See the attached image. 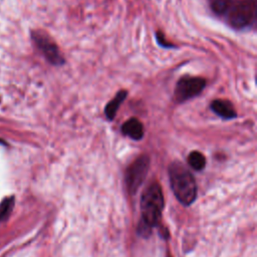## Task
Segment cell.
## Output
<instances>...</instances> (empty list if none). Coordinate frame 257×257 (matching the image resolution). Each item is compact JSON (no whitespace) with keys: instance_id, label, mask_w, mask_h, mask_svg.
<instances>
[{"instance_id":"11","label":"cell","mask_w":257,"mask_h":257,"mask_svg":"<svg viewBox=\"0 0 257 257\" xmlns=\"http://www.w3.org/2000/svg\"><path fill=\"white\" fill-rule=\"evenodd\" d=\"M14 206V197H8L0 203V222L7 219Z\"/></svg>"},{"instance_id":"13","label":"cell","mask_w":257,"mask_h":257,"mask_svg":"<svg viewBox=\"0 0 257 257\" xmlns=\"http://www.w3.org/2000/svg\"><path fill=\"white\" fill-rule=\"evenodd\" d=\"M157 39H158V42L160 43V45H162V46H165V47H172L173 46L170 43H168L167 41H165L164 35L161 32L157 33Z\"/></svg>"},{"instance_id":"8","label":"cell","mask_w":257,"mask_h":257,"mask_svg":"<svg viewBox=\"0 0 257 257\" xmlns=\"http://www.w3.org/2000/svg\"><path fill=\"white\" fill-rule=\"evenodd\" d=\"M121 132L128 138L135 141H139L144 137V125L138 118L133 117L122 124Z\"/></svg>"},{"instance_id":"7","label":"cell","mask_w":257,"mask_h":257,"mask_svg":"<svg viewBox=\"0 0 257 257\" xmlns=\"http://www.w3.org/2000/svg\"><path fill=\"white\" fill-rule=\"evenodd\" d=\"M211 109L220 117L225 119H231L237 115L232 103L225 99H215L211 103Z\"/></svg>"},{"instance_id":"4","label":"cell","mask_w":257,"mask_h":257,"mask_svg":"<svg viewBox=\"0 0 257 257\" xmlns=\"http://www.w3.org/2000/svg\"><path fill=\"white\" fill-rule=\"evenodd\" d=\"M32 39L48 62L53 65H61L64 63V58L58 46L49 35L42 31H34L32 33Z\"/></svg>"},{"instance_id":"2","label":"cell","mask_w":257,"mask_h":257,"mask_svg":"<svg viewBox=\"0 0 257 257\" xmlns=\"http://www.w3.org/2000/svg\"><path fill=\"white\" fill-rule=\"evenodd\" d=\"M164 207V197L161 187L158 184L151 185L144 193L141 201L143 224L146 228L158 224Z\"/></svg>"},{"instance_id":"1","label":"cell","mask_w":257,"mask_h":257,"mask_svg":"<svg viewBox=\"0 0 257 257\" xmlns=\"http://www.w3.org/2000/svg\"><path fill=\"white\" fill-rule=\"evenodd\" d=\"M172 190L178 200L184 205L192 204L197 196V186L193 175L180 162H174L169 167Z\"/></svg>"},{"instance_id":"12","label":"cell","mask_w":257,"mask_h":257,"mask_svg":"<svg viewBox=\"0 0 257 257\" xmlns=\"http://www.w3.org/2000/svg\"><path fill=\"white\" fill-rule=\"evenodd\" d=\"M211 7L217 14H223L225 13L230 4V0H210Z\"/></svg>"},{"instance_id":"9","label":"cell","mask_w":257,"mask_h":257,"mask_svg":"<svg viewBox=\"0 0 257 257\" xmlns=\"http://www.w3.org/2000/svg\"><path fill=\"white\" fill-rule=\"evenodd\" d=\"M126 95H127V91H126V90H119V91L115 94V96L105 105L104 113H105V116H106L109 120H111V119L114 118L118 107H119L120 104L123 102V100L125 99Z\"/></svg>"},{"instance_id":"6","label":"cell","mask_w":257,"mask_h":257,"mask_svg":"<svg viewBox=\"0 0 257 257\" xmlns=\"http://www.w3.org/2000/svg\"><path fill=\"white\" fill-rule=\"evenodd\" d=\"M150 166V159L147 156L138 158L126 170L125 180L131 193L136 192L146 178Z\"/></svg>"},{"instance_id":"5","label":"cell","mask_w":257,"mask_h":257,"mask_svg":"<svg viewBox=\"0 0 257 257\" xmlns=\"http://www.w3.org/2000/svg\"><path fill=\"white\" fill-rule=\"evenodd\" d=\"M256 16V2L254 0H243L235 5L229 13V22L235 28L248 26Z\"/></svg>"},{"instance_id":"3","label":"cell","mask_w":257,"mask_h":257,"mask_svg":"<svg viewBox=\"0 0 257 257\" xmlns=\"http://www.w3.org/2000/svg\"><path fill=\"white\" fill-rule=\"evenodd\" d=\"M206 86V80L198 76H183L175 87L174 96L177 102H183L199 95Z\"/></svg>"},{"instance_id":"10","label":"cell","mask_w":257,"mask_h":257,"mask_svg":"<svg viewBox=\"0 0 257 257\" xmlns=\"http://www.w3.org/2000/svg\"><path fill=\"white\" fill-rule=\"evenodd\" d=\"M188 163L196 171H201L206 166V159L204 155L198 151L192 152L188 157Z\"/></svg>"}]
</instances>
